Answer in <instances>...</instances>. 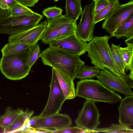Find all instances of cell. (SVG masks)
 <instances>
[{"label": "cell", "instance_id": "obj_1", "mask_svg": "<svg viewBox=\"0 0 133 133\" xmlns=\"http://www.w3.org/2000/svg\"><path fill=\"white\" fill-rule=\"evenodd\" d=\"M110 37L105 35L94 36L87 44V56L91 63L100 70L115 76H123L117 69L108 43Z\"/></svg>", "mask_w": 133, "mask_h": 133}, {"label": "cell", "instance_id": "obj_2", "mask_svg": "<svg viewBox=\"0 0 133 133\" xmlns=\"http://www.w3.org/2000/svg\"><path fill=\"white\" fill-rule=\"evenodd\" d=\"M79 56L49 46L42 52L40 57L44 65L59 70L74 80L84 64Z\"/></svg>", "mask_w": 133, "mask_h": 133}, {"label": "cell", "instance_id": "obj_3", "mask_svg": "<svg viewBox=\"0 0 133 133\" xmlns=\"http://www.w3.org/2000/svg\"><path fill=\"white\" fill-rule=\"evenodd\" d=\"M76 96L96 102L110 104L120 101L122 97L107 88L98 80L81 79L77 82Z\"/></svg>", "mask_w": 133, "mask_h": 133}, {"label": "cell", "instance_id": "obj_4", "mask_svg": "<svg viewBox=\"0 0 133 133\" xmlns=\"http://www.w3.org/2000/svg\"><path fill=\"white\" fill-rule=\"evenodd\" d=\"M30 47L20 53L2 56L0 60V69L7 78L20 80L29 75L31 68L27 64L26 60Z\"/></svg>", "mask_w": 133, "mask_h": 133}, {"label": "cell", "instance_id": "obj_5", "mask_svg": "<svg viewBox=\"0 0 133 133\" xmlns=\"http://www.w3.org/2000/svg\"><path fill=\"white\" fill-rule=\"evenodd\" d=\"M47 20L46 27L41 40L43 43L48 44L51 41L63 38L75 32L76 21L65 15Z\"/></svg>", "mask_w": 133, "mask_h": 133}, {"label": "cell", "instance_id": "obj_6", "mask_svg": "<svg viewBox=\"0 0 133 133\" xmlns=\"http://www.w3.org/2000/svg\"><path fill=\"white\" fill-rule=\"evenodd\" d=\"M43 17L36 13L29 16L0 17V34L10 35L30 29L38 24Z\"/></svg>", "mask_w": 133, "mask_h": 133}, {"label": "cell", "instance_id": "obj_7", "mask_svg": "<svg viewBox=\"0 0 133 133\" xmlns=\"http://www.w3.org/2000/svg\"><path fill=\"white\" fill-rule=\"evenodd\" d=\"M100 116L95 102L86 100L75 122L77 126L84 130L86 133H92L99 124Z\"/></svg>", "mask_w": 133, "mask_h": 133}, {"label": "cell", "instance_id": "obj_8", "mask_svg": "<svg viewBox=\"0 0 133 133\" xmlns=\"http://www.w3.org/2000/svg\"><path fill=\"white\" fill-rule=\"evenodd\" d=\"M50 87V93L47 103L43 111L39 115L41 117L52 115L59 113L61 110L62 104L66 100L52 68Z\"/></svg>", "mask_w": 133, "mask_h": 133}, {"label": "cell", "instance_id": "obj_9", "mask_svg": "<svg viewBox=\"0 0 133 133\" xmlns=\"http://www.w3.org/2000/svg\"><path fill=\"white\" fill-rule=\"evenodd\" d=\"M96 77L109 89L122 94L125 96H133L131 89L133 88V80L128 75L121 77L115 76L101 70Z\"/></svg>", "mask_w": 133, "mask_h": 133}, {"label": "cell", "instance_id": "obj_10", "mask_svg": "<svg viewBox=\"0 0 133 133\" xmlns=\"http://www.w3.org/2000/svg\"><path fill=\"white\" fill-rule=\"evenodd\" d=\"M133 15V1L131 0L124 4H120L103 22L102 28L110 35Z\"/></svg>", "mask_w": 133, "mask_h": 133}, {"label": "cell", "instance_id": "obj_11", "mask_svg": "<svg viewBox=\"0 0 133 133\" xmlns=\"http://www.w3.org/2000/svg\"><path fill=\"white\" fill-rule=\"evenodd\" d=\"M94 3L86 5L84 7L79 24L77 25L75 33L83 41L89 42L93 37L95 24Z\"/></svg>", "mask_w": 133, "mask_h": 133}, {"label": "cell", "instance_id": "obj_12", "mask_svg": "<svg viewBox=\"0 0 133 133\" xmlns=\"http://www.w3.org/2000/svg\"><path fill=\"white\" fill-rule=\"evenodd\" d=\"M48 44L50 47L79 56L87 51V43L80 39L75 32L63 38L51 41Z\"/></svg>", "mask_w": 133, "mask_h": 133}, {"label": "cell", "instance_id": "obj_13", "mask_svg": "<svg viewBox=\"0 0 133 133\" xmlns=\"http://www.w3.org/2000/svg\"><path fill=\"white\" fill-rule=\"evenodd\" d=\"M47 23L48 21L45 19L31 29L10 35L8 43L33 45L41 40Z\"/></svg>", "mask_w": 133, "mask_h": 133}, {"label": "cell", "instance_id": "obj_14", "mask_svg": "<svg viewBox=\"0 0 133 133\" xmlns=\"http://www.w3.org/2000/svg\"><path fill=\"white\" fill-rule=\"evenodd\" d=\"M72 124V120L68 115L58 113L44 117L36 116L34 128L58 130L70 127Z\"/></svg>", "mask_w": 133, "mask_h": 133}, {"label": "cell", "instance_id": "obj_15", "mask_svg": "<svg viewBox=\"0 0 133 133\" xmlns=\"http://www.w3.org/2000/svg\"><path fill=\"white\" fill-rule=\"evenodd\" d=\"M118 107L119 122L122 125H133V96H125Z\"/></svg>", "mask_w": 133, "mask_h": 133}, {"label": "cell", "instance_id": "obj_16", "mask_svg": "<svg viewBox=\"0 0 133 133\" xmlns=\"http://www.w3.org/2000/svg\"><path fill=\"white\" fill-rule=\"evenodd\" d=\"M53 68L59 85L66 100L72 99L75 98L76 96V91L74 80L59 70Z\"/></svg>", "mask_w": 133, "mask_h": 133}, {"label": "cell", "instance_id": "obj_17", "mask_svg": "<svg viewBox=\"0 0 133 133\" xmlns=\"http://www.w3.org/2000/svg\"><path fill=\"white\" fill-rule=\"evenodd\" d=\"M34 113L33 111H24L14 122L5 130L4 133H16V132L28 124L29 119Z\"/></svg>", "mask_w": 133, "mask_h": 133}, {"label": "cell", "instance_id": "obj_18", "mask_svg": "<svg viewBox=\"0 0 133 133\" xmlns=\"http://www.w3.org/2000/svg\"><path fill=\"white\" fill-rule=\"evenodd\" d=\"M81 1V0H66L65 15L70 19L76 22L83 11Z\"/></svg>", "mask_w": 133, "mask_h": 133}, {"label": "cell", "instance_id": "obj_19", "mask_svg": "<svg viewBox=\"0 0 133 133\" xmlns=\"http://www.w3.org/2000/svg\"><path fill=\"white\" fill-rule=\"evenodd\" d=\"M23 111L22 109L20 108L13 109L10 107L6 108L4 114L0 116V128L4 131Z\"/></svg>", "mask_w": 133, "mask_h": 133}, {"label": "cell", "instance_id": "obj_20", "mask_svg": "<svg viewBox=\"0 0 133 133\" xmlns=\"http://www.w3.org/2000/svg\"><path fill=\"white\" fill-rule=\"evenodd\" d=\"M132 36L133 15L115 30L112 37H115L118 39L125 37L127 39Z\"/></svg>", "mask_w": 133, "mask_h": 133}, {"label": "cell", "instance_id": "obj_21", "mask_svg": "<svg viewBox=\"0 0 133 133\" xmlns=\"http://www.w3.org/2000/svg\"><path fill=\"white\" fill-rule=\"evenodd\" d=\"M120 45H115L111 43L110 47L114 62L119 71L125 75V65L120 50Z\"/></svg>", "mask_w": 133, "mask_h": 133}, {"label": "cell", "instance_id": "obj_22", "mask_svg": "<svg viewBox=\"0 0 133 133\" xmlns=\"http://www.w3.org/2000/svg\"><path fill=\"white\" fill-rule=\"evenodd\" d=\"M92 133H133V129L130 126L112 123L108 127L97 128Z\"/></svg>", "mask_w": 133, "mask_h": 133}, {"label": "cell", "instance_id": "obj_23", "mask_svg": "<svg viewBox=\"0 0 133 133\" xmlns=\"http://www.w3.org/2000/svg\"><path fill=\"white\" fill-rule=\"evenodd\" d=\"M100 71V69L95 66H89L84 64L81 67L76 78L80 79H91L96 77Z\"/></svg>", "mask_w": 133, "mask_h": 133}, {"label": "cell", "instance_id": "obj_24", "mask_svg": "<svg viewBox=\"0 0 133 133\" xmlns=\"http://www.w3.org/2000/svg\"><path fill=\"white\" fill-rule=\"evenodd\" d=\"M31 46L23 44L8 43L3 46L1 51L2 56L8 55L23 52Z\"/></svg>", "mask_w": 133, "mask_h": 133}, {"label": "cell", "instance_id": "obj_25", "mask_svg": "<svg viewBox=\"0 0 133 133\" xmlns=\"http://www.w3.org/2000/svg\"><path fill=\"white\" fill-rule=\"evenodd\" d=\"M127 46L120 47V50L125 65L126 71L133 69V43H126Z\"/></svg>", "mask_w": 133, "mask_h": 133}, {"label": "cell", "instance_id": "obj_26", "mask_svg": "<svg viewBox=\"0 0 133 133\" xmlns=\"http://www.w3.org/2000/svg\"><path fill=\"white\" fill-rule=\"evenodd\" d=\"M9 9L11 13L10 16L13 17L31 16L36 13L28 7L17 2Z\"/></svg>", "mask_w": 133, "mask_h": 133}, {"label": "cell", "instance_id": "obj_27", "mask_svg": "<svg viewBox=\"0 0 133 133\" xmlns=\"http://www.w3.org/2000/svg\"><path fill=\"white\" fill-rule=\"evenodd\" d=\"M120 4L119 2H111L107 7L95 15V24L99 21L106 19Z\"/></svg>", "mask_w": 133, "mask_h": 133}, {"label": "cell", "instance_id": "obj_28", "mask_svg": "<svg viewBox=\"0 0 133 133\" xmlns=\"http://www.w3.org/2000/svg\"><path fill=\"white\" fill-rule=\"evenodd\" d=\"M41 54L40 47L38 42L31 46L26 60L27 64L30 68L40 57Z\"/></svg>", "mask_w": 133, "mask_h": 133}, {"label": "cell", "instance_id": "obj_29", "mask_svg": "<svg viewBox=\"0 0 133 133\" xmlns=\"http://www.w3.org/2000/svg\"><path fill=\"white\" fill-rule=\"evenodd\" d=\"M63 10L56 6L48 7L44 9L42 14L47 19L54 18L62 15Z\"/></svg>", "mask_w": 133, "mask_h": 133}, {"label": "cell", "instance_id": "obj_30", "mask_svg": "<svg viewBox=\"0 0 133 133\" xmlns=\"http://www.w3.org/2000/svg\"><path fill=\"white\" fill-rule=\"evenodd\" d=\"M52 133H86L85 130L77 126L68 127L62 129L53 130Z\"/></svg>", "mask_w": 133, "mask_h": 133}, {"label": "cell", "instance_id": "obj_31", "mask_svg": "<svg viewBox=\"0 0 133 133\" xmlns=\"http://www.w3.org/2000/svg\"><path fill=\"white\" fill-rule=\"evenodd\" d=\"M110 3L107 0H96L94 2L95 15L107 7Z\"/></svg>", "mask_w": 133, "mask_h": 133}, {"label": "cell", "instance_id": "obj_32", "mask_svg": "<svg viewBox=\"0 0 133 133\" xmlns=\"http://www.w3.org/2000/svg\"><path fill=\"white\" fill-rule=\"evenodd\" d=\"M17 2L27 7L33 6L39 0H14Z\"/></svg>", "mask_w": 133, "mask_h": 133}, {"label": "cell", "instance_id": "obj_33", "mask_svg": "<svg viewBox=\"0 0 133 133\" xmlns=\"http://www.w3.org/2000/svg\"><path fill=\"white\" fill-rule=\"evenodd\" d=\"M11 14L9 8L5 9L0 7V17L10 16Z\"/></svg>", "mask_w": 133, "mask_h": 133}, {"label": "cell", "instance_id": "obj_34", "mask_svg": "<svg viewBox=\"0 0 133 133\" xmlns=\"http://www.w3.org/2000/svg\"><path fill=\"white\" fill-rule=\"evenodd\" d=\"M0 7L5 9H9L6 4V0H0Z\"/></svg>", "mask_w": 133, "mask_h": 133}, {"label": "cell", "instance_id": "obj_35", "mask_svg": "<svg viewBox=\"0 0 133 133\" xmlns=\"http://www.w3.org/2000/svg\"><path fill=\"white\" fill-rule=\"evenodd\" d=\"M6 2L9 8L15 5L17 3L14 0H6Z\"/></svg>", "mask_w": 133, "mask_h": 133}, {"label": "cell", "instance_id": "obj_36", "mask_svg": "<svg viewBox=\"0 0 133 133\" xmlns=\"http://www.w3.org/2000/svg\"><path fill=\"white\" fill-rule=\"evenodd\" d=\"M107 0L110 3L119 2V0Z\"/></svg>", "mask_w": 133, "mask_h": 133}, {"label": "cell", "instance_id": "obj_37", "mask_svg": "<svg viewBox=\"0 0 133 133\" xmlns=\"http://www.w3.org/2000/svg\"><path fill=\"white\" fill-rule=\"evenodd\" d=\"M54 2H56L59 0H54Z\"/></svg>", "mask_w": 133, "mask_h": 133}, {"label": "cell", "instance_id": "obj_38", "mask_svg": "<svg viewBox=\"0 0 133 133\" xmlns=\"http://www.w3.org/2000/svg\"><path fill=\"white\" fill-rule=\"evenodd\" d=\"M93 1H94L95 2L96 1V0H93Z\"/></svg>", "mask_w": 133, "mask_h": 133}]
</instances>
